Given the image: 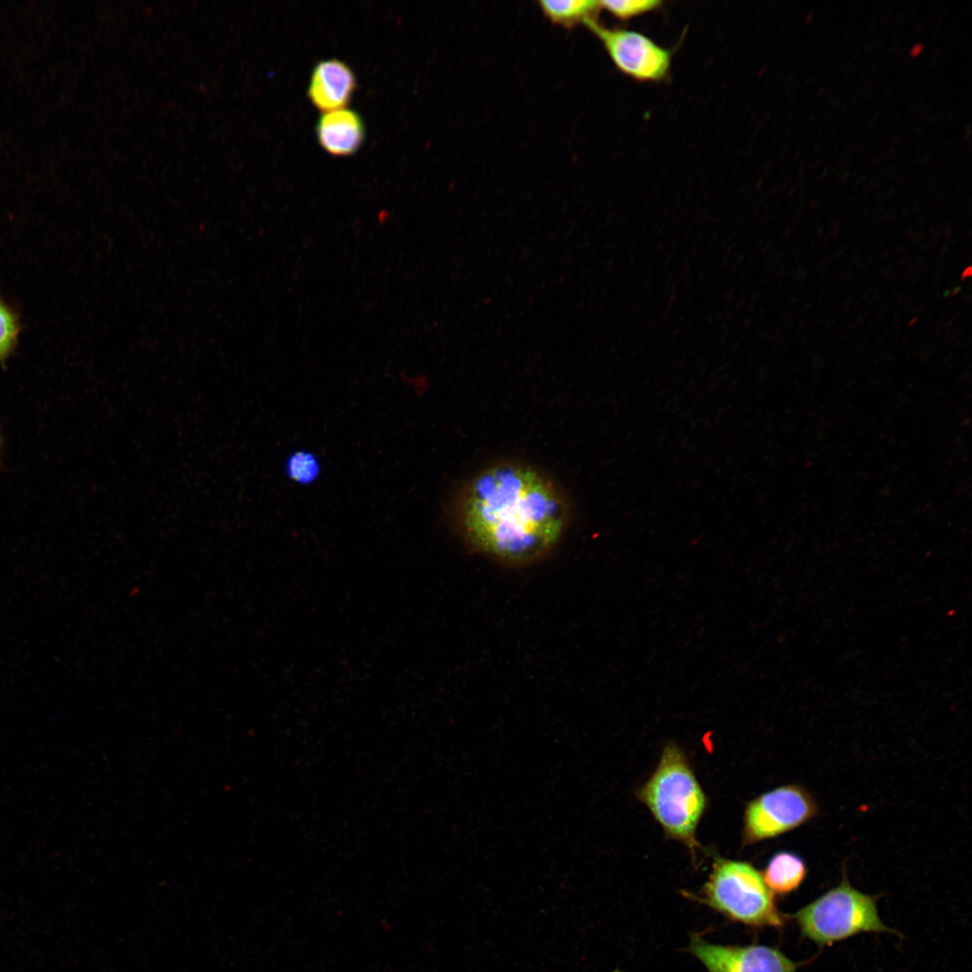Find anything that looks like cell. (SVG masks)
I'll return each mask as SVG.
<instances>
[{
    "label": "cell",
    "instance_id": "cell-1",
    "mask_svg": "<svg viewBox=\"0 0 972 972\" xmlns=\"http://www.w3.org/2000/svg\"><path fill=\"white\" fill-rule=\"evenodd\" d=\"M569 517L565 498L538 470L502 463L478 472L463 490L456 518L468 543L509 563L546 554L561 538Z\"/></svg>",
    "mask_w": 972,
    "mask_h": 972
},
{
    "label": "cell",
    "instance_id": "cell-2",
    "mask_svg": "<svg viewBox=\"0 0 972 972\" xmlns=\"http://www.w3.org/2000/svg\"><path fill=\"white\" fill-rule=\"evenodd\" d=\"M665 835L684 844L695 856L696 831L707 807V797L684 752L667 743L650 778L636 791Z\"/></svg>",
    "mask_w": 972,
    "mask_h": 972
},
{
    "label": "cell",
    "instance_id": "cell-3",
    "mask_svg": "<svg viewBox=\"0 0 972 972\" xmlns=\"http://www.w3.org/2000/svg\"><path fill=\"white\" fill-rule=\"evenodd\" d=\"M698 899L729 920L751 927H782L785 915L752 864L716 856Z\"/></svg>",
    "mask_w": 972,
    "mask_h": 972
},
{
    "label": "cell",
    "instance_id": "cell-4",
    "mask_svg": "<svg viewBox=\"0 0 972 972\" xmlns=\"http://www.w3.org/2000/svg\"><path fill=\"white\" fill-rule=\"evenodd\" d=\"M878 896L851 886L846 876L840 884L794 913L801 936L820 947L831 946L864 932H895L884 924Z\"/></svg>",
    "mask_w": 972,
    "mask_h": 972
},
{
    "label": "cell",
    "instance_id": "cell-5",
    "mask_svg": "<svg viewBox=\"0 0 972 972\" xmlns=\"http://www.w3.org/2000/svg\"><path fill=\"white\" fill-rule=\"evenodd\" d=\"M818 805L799 784H788L749 801L744 809L742 842L751 845L780 836L814 819Z\"/></svg>",
    "mask_w": 972,
    "mask_h": 972
},
{
    "label": "cell",
    "instance_id": "cell-6",
    "mask_svg": "<svg viewBox=\"0 0 972 972\" xmlns=\"http://www.w3.org/2000/svg\"><path fill=\"white\" fill-rule=\"evenodd\" d=\"M586 27L598 38L616 69L641 83H659L670 76L672 52L634 30L611 28L593 20Z\"/></svg>",
    "mask_w": 972,
    "mask_h": 972
},
{
    "label": "cell",
    "instance_id": "cell-7",
    "mask_svg": "<svg viewBox=\"0 0 972 972\" xmlns=\"http://www.w3.org/2000/svg\"><path fill=\"white\" fill-rule=\"evenodd\" d=\"M688 950L708 972H796L798 965L775 947L716 944L698 935L691 937Z\"/></svg>",
    "mask_w": 972,
    "mask_h": 972
},
{
    "label": "cell",
    "instance_id": "cell-8",
    "mask_svg": "<svg viewBox=\"0 0 972 972\" xmlns=\"http://www.w3.org/2000/svg\"><path fill=\"white\" fill-rule=\"evenodd\" d=\"M352 68L338 58L319 60L312 68L307 95L322 112L345 108L356 89Z\"/></svg>",
    "mask_w": 972,
    "mask_h": 972
},
{
    "label": "cell",
    "instance_id": "cell-9",
    "mask_svg": "<svg viewBox=\"0 0 972 972\" xmlns=\"http://www.w3.org/2000/svg\"><path fill=\"white\" fill-rule=\"evenodd\" d=\"M315 134L320 146L328 154L351 156L364 140V122L360 113L347 107L324 112L316 122Z\"/></svg>",
    "mask_w": 972,
    "mask_h": 972
},
{
    "label": "cell",
    "instance_id": "cell-10",
    "mask_svg": "<svg viewBox=\"0 0 972 972\" xmlns=\"http://www.w3.org/2000/svg\"><path fill=\"white\" fill-rule=\"evenodd\" d=\"M807 873V866L801 856L781 850L771 856L761 875L773 895L785 896L801 886Z\"/></svg>",
    "mask_w": 972,
    "mask_h": 972
},
{
    "label": "cell",
    "instance_id": "cell-11",
    "mask_svg": "<svg viewBox=\"0 0 972 972\" xmlns=\"http://www.w3.org/2000/svg\"><path fill=\"white\" fill-rule=\"evenodd\" d=\"M538 5L551 22L567 29L597 20L601 10L599 1L594 0H543Z\"/></svg>",
    "mask_w": 972,
    "mask_h": 972
},
{
    "label": "cell",
    "instance_id": "cell-12",
    "mask_svg": "<svg viewBox=\"0 0 972 972\" xmlns=\"http://www.w3.org/2000/svg\"><path fill=\"white\" fill-rule=\"evenodd\" d=\"M286 476L293 482L306 486L315 482L320 475L321 466L317 455L308 450H296L290 454L284 463Z\"/></svg>",
    "mask_w": 972,
    "mask_h": 972
},
{
    "label": "cell",
    "instance_id": "cell-13",
    "mask_svg": "<svg viewBox=\"0 0 972 972\" xmlns=\"http://www.w3.org/2000/svg\"><path fill=\"white\" fill-rule=\"evenodd\" d=\"M659 0H609L599 1L600 8L618 20H630L649 14L662 7Z\"/></svg>",
    "mask_w": 972,
    "mask_h": 972
},
{
    "label": "cell",
    "instance_id": "cell-14",
    "mask_svg": "<svg viewBox=\"0 0 972 972\" xmlns=\"http://www.w3.org/2000/svg\"><path fill=\"white\" fill-rule=\"evenodd\" d=\"M20 331L15 312L0 298V363L14 351Z\"/></svg>",
    "mask_w": 972,
    "mask_h": 972
},
{
    "label": "cell",
    "instance_id": "cell-15",
    "mask_svg": "<svg viewBox=\"0 0 972 972\" xmlns=\"http://www.w3.org/2000/svg\"><path fill=\"white\" fill-rule=\"evenodd\" d=\"M970 274H971V267L968 266L964 270V272L962 273V279L967 278L968 276H970Z\"/></svg>",
    "mask_w": 972,
    "mask_h": 972
}]
</instances>
